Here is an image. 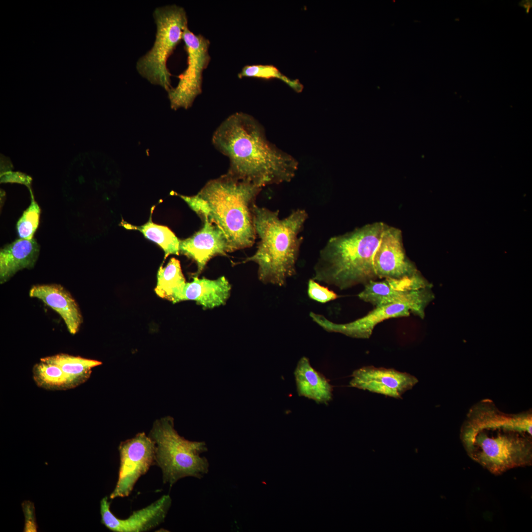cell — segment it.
Segmentation results:
<instances>
[{
  "label": "cell",
  "instance_id": "6da1fadb",
  "mask_svg": "<svg viewBox=\"0 0 532 532\" xmlns=\"http://www.w3.org/2000/svg\"><path fill=\"white\" fill-rule=\"evenodd\" d=\"M468 456L494 475L532 464L531 411L507 414L490 399L469 410L460 431Z\"/></svg>",
  "mask_w": 532,
  "mask_h": 532
},
{
  "label": "cell",
  "instance_id": "7a4b0ae2",
  "mask_svg": "<svg viewBox=\"0 0 532 532\" xmlns=\"http://www.w3.org/2000/svg\"><path fill=\"white\" fill-rule=\"evenodd\" d=\"M212 141L229 159L227 174L262 188L291 181L298 168L297 161L269 141L263 126L246 113L227 118Z\"/></svg>",
  "mask_w": 532,
  "mask_h": 532
},
{
  "label": "cell",
  "instance_id": "3957f363",
  "mask_svg": "<svg viewBox=\"0 0 532 532\" xmlns=\"http://www.w3.org/2000/svg\"><path fill=\"white\" fill-rule=\"evenodd\" d=\"M262 188L228 174L208 181L196 195H179L200 218L225 234L229 252L253 245L254 207Z\"/></svg>",
  "mask_w": 532,
  "mask_h": 532
},
{
  "label": "cell",
  "instance_id": "277c9868",
  "mask_svg": "<svg viewBox=\"0 0 532 532\" xmlns=\"http://www.w3.org/2000/svg\"><path fill=\"white\" fill-rule=\"evenodd\" d=\"M308 217L305 209L294 210L280 219L279 211L256 204L254 224L260 241L255 253L241 263L253 262L258 265V276L264 284L283 287L297 273L296 264L303 241L299 233Z\"/></svg>",
  "mask_w": 532,
  "mask_h": 532
},
{
  "label": "cell",
  "instance_id": "5b68a950",
  "mask_svg": "<svg viewBox=\"0 0 532 532\" xmlns=\"http://www.w3.org/2000/svg\"><path fill=\"white\" fill-rule=\"evenodd\" d=\"M385 225L376 222L331 237L319 252L312 279L340 290L375 280L373 256Z\"/></svg>",
  "mask_w": 532,
  "mask_h": 532
},
{
  "label": "cell",
  "instance_id": "8992f818",
  "mask_svg": "<svg viewBox=\"0 0 532 532\" xmlns=\"http://www.w3.org/2000/svg\"><path fill=\"white\" fill-rule=\"evenodd\" d=\"M149 436L155 444V465L162 470L163 483L170 488L183 478L200 479L208 473V460L201 456L208 450L205 442L190 441L180 435L172 417L156 420Z\"/></svg>",
  "mask_w": 532,
  "mask_h": 532
},
{
  "label": "cell",
  "instance_id": "52a82bcc",
  "mask_svg": "<svg viewBox=\"0 0 532 532\" xmlns=\"http://www.w3.org/2000/svg\"><path fill=\"white\" fill-rule=\"evenodd\" d=\"M153 16L156 26L155 39L152 48L138 59L136 69L150 83L167 92L172 87L167 62L183 40L188 27V17L185 9L176 4L157 7Z\"/></svg>",
  "mask_w": 532,
  "mask_h": 532
},
{
  "label": "cell",
  "instance_id": "ba28073f",
  "mask_svg": "<svg viewBox=\"0 0 532 532\" xmlns=\"http://www.w3.org/2000/svg\"><path fill=\"white\" fill-rule=\"evenodd\" d=\"M358 297L374 307L396 303L408 305L412 314L422 319L426 308L434 298L431 284L420 273L400 279L371 280Z\"/></svg>",
  "mask_w": 532,
  "mask_h": 532
},
{
  "label": "cell",
  "instance_id": "9c48e42d",
  "mask_svg": "<svg viewBox=\"0 0 532 532\" xmlns=\"http://www.w3.org/2000/svg\"><path fill=\"white\" fill-rule=\"evenodd\" d=\"M187 54V67L178 76L175 87L167 92L171 109H187L192 106L196 98L202 92V74L211 60L209 53V40L201 34H196L187 28L183 35Z\"/></svg>",
  "mask_w": 532,
  "mask_h": 532
},
{
  "label": "cell",
  "instance_id": "30bf717a",
  "mask_svg": "<svg viewBox=\"0 0 532 532\" xmlns=\"http://www.w3.org/2000/svg\"><path fill=\"white\" fill-rule=\"evenodd\" d=\"M118 450V478L110 499L128 497L138 479L155 464V442L144 432L121 442Z\"/></svg>",
  "mask_w": 532,
  "mask_h": 532
},
{
  "label": "cell",
  "instance_id": "8fae6325",
  "mask_svg": "<svg viewBox=\"0 0 532 532\" xmlns=\"http://www.w3.org/2000/svg\"><path fill=\"white\" fill-rule=\"evenodd\" d=\"M373 265L377 278L400 279L419 273L405 255L401 231L387 225L375 252Z\"/></svg>",
  "mask_w": 532,
  "mask_h": 532
},
{
  "label": "cell",
  "instance_id": "7c38bea8",
  "mask_svg": "<svg viewBox=\"0 0 532 532\" xmlns=\"http://www.w3.org/2000/svg\"><path fill=\"white\" fill-rule=\"evenodd\" d=\"M169 495L162 496L149 505L133 511L128 518L120 519L110 510L107 496L100 501L101 523L113 532H145L164 522L171 505Z\"/></svg>",
  "mask_w": 532,
  "mask_h": 532
},
{
  "label": "cell",
  "instance_id": "4fadbf2b",
  "mask_svg": "<svg viewBox=\"0 0 532 532\" xmlns=\"http://www.w3.org/2000/svg\"><path fill=\"white\" fill-rule=\"evenodd\" d=\"M351 376V387L396 399H401L418 382L415 376L408 373L373 366L356 369Z\"/></svg>",
  "mask_w": 532,
  "mask_h": 532
},
{
  "label": "cell",
  "instance_id": "5bb4252c",
  "mask_svg": "<svg viewBox=\"0 0 532 532\" xmlns=\"http://www.w3.org/2000/svg\"><path fill=\"white\" fill-rule=\"evenodd\" d=\"M410 307L400 303L388 304L375 308L366 315L352 322L338 324L334 323L324 315L310 312L309 316L313 322L329 332L339 333L356 338H368L375 326L382 321L392 318L407 317Z\"/></svg>",
  "mask_w": 532,
  "mask_h": 532
},
{
  "label": "cell",
  "instance_id": "9a60e30c",
  "mask_svg": "<svg viewBox=\"0 0 532 532\" xmlns=\"http://www.w3.org/2000/svg\"><path fill=\"white\" fill-rule=\"evenodd\" d=\"M201 229L192 236L180 240L179 252L197 264L198 276L208 262L216 256H225L229 252L227 239L215 225L205 219Z\"/></svg>",
  "mask_w": 532,
  "mask_h": 532
},
{
  "label": "cell",
  "instance_id": "2e32d148",
  "mask_svg": "<svg viewBox=\"0 0 532 532\" xmlns=\"http://www.w3.org/2000/svg\"><path fill=\"white\" fill-rule=\"evenodd\" d=\"M29 296L41 300L57 312L64 320L70 333L74 334L78 331L83 321L80 310L70 293L62 285H34L30 290Z\"/></svg>",
  "mask_w": 532,
  "mask_h": 532
},
{
  "label": "cell",
  "instance_id": "e0dca14e",
  "mask_svg": "<svg viewBox=\"0 0 532 532\" xmlns=\"http://www.w3.org/2000/svg\"><path fill=\"white\" fill-rule=\"evenodd\" d=\"M231 291V285L224 276L214 280L195 276L193 281L186 282L180 301L194 300L203 309H212L224 305Z\"/></svg>",
  "mask_w": 532,
  "mask_h": 532
},
{
  "label": "cell",
  "instance_id": "ac0fdd59",
  "mask_svg": "<svg viewBox=\"0 0 532 532\" xmlns=\"http://www.w3.org/2000/svg\"><path fill=\"white\" fill-rule=\"evenodd\" d=\"M39 245L33 239H18L0 251V283L8 281L17 271L34 266L39 253Z\"/></svg>",
  "mask_w": 532,
  "mask_h": 532
},
{
  "label": "cell",
  "instance_id": "d6986e66",
  "mask_svg": "<svg viewBox=\"0 0 532 532\" xmlns=\"http://www.w3.org/2000/svg\"><path fill=\"white\" fill-rule=\"evenodd\" d=\"M294 374L299 396L319 403H327L331 400L332 386L323 375L311 366L308 358L303 356L299 359Z\"/></svg>",
  "mask_w": 532,
  "mask_h": 532
},
{
  "label": "cell",
  "instance_id": "ffe728a7",
  "mask_svg": "<svg viewBox=\"0 0 532 532\" xmlns=\"http://www.w3.org/2000/svg\"><path fill=\"white\" fill-rule=\"evenodd\" d=\"M186 283L180 261L171 258L166 266H161L158 270L155 292L160 297L177 303Z\"/></svg>",
  "mask_w": 532,
  "mask_h": 532
},
{
  "label": "cell",
  "instance_id": "44dd1931",
  "mask_svg": "<svg viewBox=\"0 0 532 532\" xmlns=\"http://www.w3.org/2000/svg\"><path fill=\"white\" fill-rule=\"evenodd\" d=\"M40 361L59 366L73 388L85 382L90 377L92 369L101 364L98 361L63 353L41 358Z\"/></svg>",
  "mask_w": 532,
  "mask_h": 532
},
{
  "label": "cell",
  "instance_id": "7402d4cb",
  "mask_svg": "<svg viewBox=\"0 0 532 532\" xmlns=\"http://www.w3.org/2000/svg\"><path fill=\"white\" fill-rule=\"evenodd\" d=\"M121 224L126 229L140 231L146 238L159 245L165 252V260L170 255H179L180 240L167 227L153 223L151 215L148 222L140 226L126 222Z\"/></svg>",
  "mask_w": 532,
  "mask_h": 532
},
{
  "label": "cell",
  "instance_id": "603a6c76",
  "mask_svg": "<svg viewBox=\"0 0 532 532\" xmlns=\"http://www.w3.org/2000/svg\"><path fill=\"white\" fill-rule=\"evenodd\" d=\"M33 378L37 385L48 390L73 388L67 376L57 365L40 361L33 367Z\"/></svg>",
  "mask_w": 532,
  "mask_h": 532
},
{
  "label": "cell",
  "instance_id": "cb8c5ba5",
  "mask_svg": "<svg viewBox=\"0 0 532 532\" xmlns=\"http://www.w3.org/2000/svg\"><path fill=\"white\" fill-rule=\"evenodd\" d=\"M238 77H253L269 80L276 78L287 84L298 93L301 92L303 85L298 79H291L282 74L275 66L268 65H246L243 67L238 74Z\"/></svg>",
  "mask_w": 532,
  "mask_h": 532
},
{
  "label": "cell",
  "instance_id": "d4e9b609",
  "mask_svg": "<svg viewBox=\"0 0 532 532\" xmlns=\"http://www.w3.org/2000/svg\"><path fill=\"white\" fill-rule=\"evenodd\" d=\"M32 200L29 207L24 211L18 220L17 231L20 238L27 240L33 239L34 234L37 230L40 214V208L34 200L32 192Z\"/></svg>",
  "mask_w": 532,
  "mask_h": 532
},
{
  "label": "cell",
  "instance_id": "484cf974",
  "mask_svg": "<svg viewBox=\"0 0 532 532\" xmlns=\"http://www.w3.org/2000/svg\"><path fill=\"white\" fill-rule=\"evenodd\" d=\"M307 295L311 299L322 303L333 300L338 298V295L335 292L320 285L312 278L308 281Z\"/></svg>",
  "mask_w": 532,
  "mask_h": 532
},
{
  "label": "cell",
  "instance_id": "4316f807",
  "mask_svg": "<svg viewBox=\"0 0 532 532\" xmlns=\"http://www.w3.org/2000/svg\"><path fill=\"white\" fill-rule=\"evenodd\" d=\"M22 506L25 516V526L23 532H36L37 525L35 519L33 503L29 500H26L23 502Z\"/></svg>",
  "mask_w": 532,
  "mask_h": 532
},
{
  "label": "cell",
  "instance_id": "83f0119b",
  "mask_svg": "<svg viewBox=\"0 0 532 532\" xmlns=\"http://www.w3.org/2000/svg\"><path fill=\"white\" fill-rule=\"evenodd\" d=\"M1 182H14L30 186L32 179L29 176L18 172H7L1 175Z\"/></svg>",
  "mask_w": 532,
  "mask_h": 532
}]
</instances>
